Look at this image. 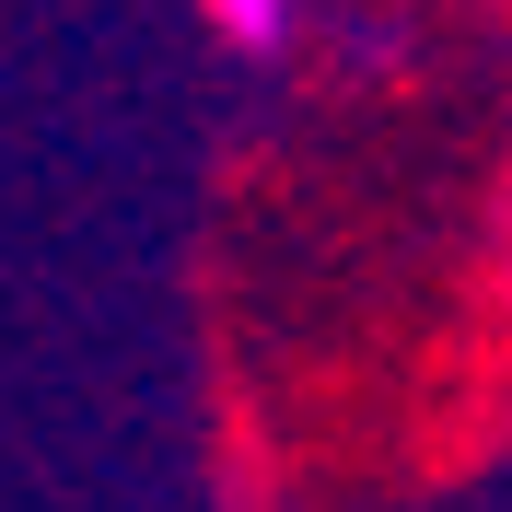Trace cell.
Listing matches in <instances>:
<instances>
[{
  "label": "cell",
  "mask_w": 512,
  "mask_h": 512,
  "mask_svg": "<svg viewBox=\"0 0 512 512\" xmlns=\"http://www.w3.org/2000/svg\"><path fill=\"white\" fill-rule=\"evenodd\" d=\"M198 24L222 35L233 59H280L291 24H303V0H198Z\"/></svg>",
  "instance_id": "6da1fadb"
}]
</instances>
